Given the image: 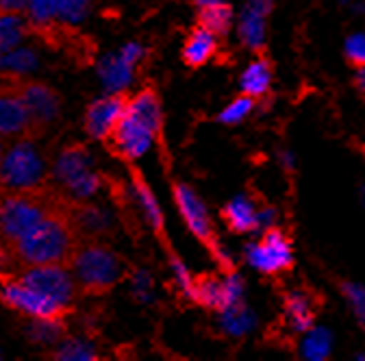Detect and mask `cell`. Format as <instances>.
Instances as JSON below:
<instances>
[{
	"label": "cell",
	"mask_w": 365,
	"mask_h": 361,
	"mask_svg": "<svg viewBox=\"0 0 365 361\" xmlns=\"http://www.w3.org/2000/svg\"><path fill=\"white\" fill-rule=\"evenodd\" d=\"M33 342L37 344H55L63 337L66 333V325L63 320H41V318H33V325L29 329Z\"/></svg>",
	"instance_id": "26"
},
{
	"label": "cell",
	"mask_w": 365,
	"mask_h": 361,
	"mask_svg": "<svg viewBox=\"0 0 365 361\" xmlns=\"http://www.w3.org/2000/svg\"><path fill=\"white\" fill-rule=\"evenodd\" d=\"M198 24L209 29L215 35H226L228 29L233 24V9L231 5L220 3V0H213V3L200 5L198 7Z\"/></svg>",
	"instance_id": "21"
},
{
	"label": "cell",
	"mask_w": 365,
	"mask_h": 361,
	"mask_svg": "<svg viewBox=\"0 0 365 361\" xmlns=\"http://www.w3.org/2000/svg\"><path fill=\"white\" fill-rule=\"evenodd\" d=\"M7 81L16 87V92L20 94L22 103L26 105L35 128L39 131V135L46 131L59 109H61V96L55 92L53 87L43 85L39 81H26L22 78V74H7Z\"/></svg>",
	"instance_id": "9"
},
{
	"label": "cell",
	"mask_w": 365,
	"mask_h": 361,
	"mask_svg": "<svg viewBox=\"0 0 365 361\" xmlns=\"http://www.w3.org/2000/svg\"><path fill=\"white\" fill-rule=\"evenodd\" d=\"M43 163L37 151L26 142L14 146L0 161V185L9 192L43 185Z\"/></svg>",
	"instance_id": "6"
},
{
	"label": "cell",
	"mask_w": 365,
	"mask_h": 361,
	"mask_svg": "<svg viewBox=\"0 0 365 361\" xmlns=\"http://www.w3.org/2000/svg\"><path fill=\"white\" fill-rule=\"evenodd\" d=\"M215 51H217L215 33H211L209 29L198 24L192 29V33L185 39V46H182V61H185L190 68H200L213 57Z\"/></svg>",
	"instance_id": "18"
},
{
	"label": "cell",
	"mask_w": 365,
	"mask_h": 361,
	"mask_svg": "<svg viewBox=\"0 0 365 361\" xmlns=\"http://www.w3.org/2000/svg\"><path fill=\"white\" fill-rule=\"evenodd\" d=\"M257 211L259 207L255 205V200L246 194L237 196L235 200H231L224 211L222 218L228 224V229L235 231V233H250L257 229Z\"/></svg>",
	"instance_id": "19"
},
{
	"label": "cell",
	"mask_w": 365,
	"mask_h": 361,
	"mask_svg": "<svg viewBox=\"0 0 365 361\" xmlns=\"http://www.w3.org/2000/svg\"><path fill=\"white\" fill-rule=\"evenodd\" d=\"M135 188H137V194H140V198H142V207H144V211L148 213V220L153 222V227H155V231L159 233V238L163 240V231H161V211H159V207H157V200H155V196H153V192L148 190V185L142 180V176L135 172ZM165 242V240H163Z\"/></svg>",
	"instance_id": "28"
},
{
	"label": "cell",
	"mask_w": 365,
	"mask_h": 361,
	"mask_svg": "<svg viewBox=\"0 0 365 361\" xmlns=\"http://www.w3.org/2000/svg\"><path fill=\"white\" fill-rule=\"evenodd\" d=\"M0 138H39L26 105L9 81L0 85Z\"/></svg>",
	"instance_id": "13"
},
{
	"label": "cell",
	"mask_w": 365,
	"mask_h": 361,
	"mask_svg": "<svg viewBox=\"0 0 365 361\" xmlns=\"http://www.w3.org/2000/svg\"><path fill=\"white\" fill-rule=\"evenodd\" d=\"M74 283L83 294H107L126 275V265L109 246L96 240H83L70 261Z\"/></svg>",
	"instance_id": "4"
},
{
	"label": "cell",
	"mask_w": 365,
	"mask_h": 361,
	"mask_svg": "<svg viewBox=\"0 0 365 361\" xmlns=\"http://www.w3.org/2000/svg\"><path fill=\"white\" fill-rule=\"evenodd\" d=\"M344 294L352 307L354 318L359 320V325L365 331V285L361 283H344Z\"/></svg>",
	"instance_id": "32"
},
{
	"label": "cell",
	"mask_w": 365,
	"mask_h": 361,
	"mask_svg": "<svg viewBox=\"0 0 365 361\" xmlns=\"http://www.w3.org/2000/svg\"><path fill=\"white\" fill-rule=\"evenodd\" d=\"M269 85H272V66L267 59L259 57L242 74V92L252 98H261L267 94Z\"/></svg>",
	"instance_id": "20"
},
{
	"label": "cell",
	"mask_w": 365,
	"mask_h": 361,
	"mask_svg": "<svg viewBox=\"0 0 365 361\" xmlns=\"http://www.w3.org/2000/svg\"><path fill=\"white\" fill-rule=\"evenodd\" d=\"M57 7H59V0H29V7H26L29 29L43 26L57 20Z\"/></svg>",
	"instance_id": "27"
},
{
	"label": "cell",
	"mask_w": 365,
	"mask_h": 361,
	"mask_svg": "<svg viewBox=\"0 0 365 361\" xmlns=\"http://www.w3.org/2000/svg\"><path fill=\"white\" fill-rule=\"evenodd\" d=\"M29 33V24L20 14H3L0 11V57L9 53L16 44Z\"/></svg>",
	"instance_id": "24"
},
{
	"label": "cell",
	"mask_w": 365,
	"mask_h": 361,
	"mask_svg": "<svg viewBox=\"0 0 365 361\" xmlns=\"http://www.w3.org/2000/svg\"><path fill=\"white\" fill-rule=\"evenodd\" d=\"M35 66V55L31 51H9L0 57V70L7 74H24Z\"/></svg>",
	"instance_id": "29"
},
{
	"label": "cell",
	"mask_w": 365,
	"mask_h": 361,
	"mask_svg": "<svg viewBox=\"0 0 365 361\" xmlns=\"http://www.w3.org/2000/svg\"><path fill=\"white\" fill-rule=\"evenodd\" d=\"M68 203L70 198L51 185L9 192V196L0 203V242L11 250V246L37 227L46 215L66 207Z\"/></svg>",
	"instance_id": "3"
},
{
	"label": "cell",
	"mask_w": 365,
	"mask_h": 361,
	"mask_svg": "<svg viewBox=\"0 0 365 361\" xmlns=\"http://www.w3.org/2000/svg\"><path fill=\"white\" fill-rule=\"evenodd\" d=\"M126 101H128L126 94L113 92V94H109L96 103H91L87 107V113H85V131H87L89 138L107 142L113 126L118 124V120L124 111Z\"/></svg>",
	"instance_id": "14"
},
{
	"label": "cell",
	"mask_w": 365,
	"mask_h": 361,
	"mask_svg": "<svg viewBox=\"0 0 365 361\" xmlns=\"http://www.w3.org/2000/svg\"><path fill=\"white\" fill-rule=\"evenodd\" d=\"M363 200H365V188H363Z\"/></svg>",
	"instance_id": "38"
},
{
	"label": "cell",
	"mask_w": 365,
	"mask_h": 361,
	"mask_svg": "<svg viewBox=\"0 0 365 361\" xmlns=\"http://www.w3.org/2000/svg\"><path fill=\"white\" fill-rule=\"evenodd\" d=\"M0 300L16 311L41 320H63L72 311V307L39 294L37 290L26 285L20 275L11 273H0Z\"/></svg>",
	"instance_id": "5"
},
{
	"label": "cell",
	"mask_w": 365,
	"mask_h": 361,
	"mask_svg": "<svg viewBox=\"0 0 365 361\" xmlns=\"http://www.w3.org/2000/svg\"><path fill=\"white\" fill-rule=\"evenodd\" d=\"M272 11V0H248L240 18V37L252 51H261L265 44V20Z\"/></svg>",
	"instance_id": "16"
},
{
	"label": "cell",
	"mask_w": 365,
	"mask_h": 361,
	"mask_svg": "<svg viewBox=\"0 0 365 361\" xmlns=\"http://www.w3.org/2000/svg\"><path fill=\"white\" fill-rule=\"evenodd\" d=\"M285 313L294 331H307L313 327V302L304 292H292L285 298Z\"/></svg>",
	"instance_id": "22"
},
{
	"label": "cell",
	"mask_w": 365,
	"mask_h": 361,
	"mask_svg": "<svg viewBox=\"0 0 365 361\" xmlns=\"http://www.w3.org/2000/svg\"><path fill=\"white\" fill-rule=\"evenodd\" d=\"M20 279L26 285H31L33 290H37L39 294L48 296V298H53V300H57L61 305L72 307L76 283L68 275V265H57V263L31 265V268H24V273L20 275Z\"/></svg>",
	"instance_id": "10"
},
{
	"label": "cell",
	"mask_w": 365,
	"mask_h": 361,
	"mask_svg": "<svg viewBox=\"0 0 365 361\" xmlns=\"http://www.w3.org/2000/svg\"><path fill=\"white\" fill-rule=\"evenodd\" d=\"M356 85H359V89L365 94V66L363 68H359V74H356Z\"/></svg>",
	"instance_id": "35"
},
{
	"label": "cell",
	"mask_w": 365,
	"mask_h": 361,
	"mask_svg": "<svg viewBox=\"0 0 365 361\" xmlns=\"http://www.w3.org/2000/svg\"><path fill=\"white\" fill-rule=\"evenodd\" d=\"M196 3H198V7H200V5H207V3H213V0H196Z\"/></svg>",
	"instance_id": "36"
},
{
	"label": "cell",
	"mask_w": 365,
	"mask_h": 361,
	"mask_svg": "<svg viewBox=\"0 0 365 361\" xmlns=\"http://www.w3.org/2000/svg\"><path fill=\"white\" fill-rule=\"evenodd\" d=\"M70 218L74 229L83 240H101L107 238L111 233V218L107 215L105 209L96 207V205H89V203H78L72 200L70 205Z\"/></svg>",
	"instance_id": "15"
},
{
	"label": "cell",
	"mask_w": 365,
	"mask_h": 361,
	"mask_svg": "<svg viewBox=\"0 0 365 361\" xmlns=\"http://www.w3.org/2000/svg\"><path fill=\"white\" fill-rule=\"evenodd\" d=\"M70 205L72 198L66 207L46 215L37 227H33L26 235H22L11 246V255L16 263L24 268L48 265V263L70 268V261L81 244V238L70 218Z\"/></svg>",
	"instance_id": "1"
},
{
	"label": "cell",
	"mask_w": 365,
	"mask_h": 361,
	"mask_svg": "<svg viewBox=\"0 0 365 361\" xmlns=\"http://www.w3.org/2000/svg\"><path fill=\"white\" fill-rule=\"evenodd\" d=\"M246 253H248V261L263 275H279L294 261L289 240L285 238L283 231L272 227H267L263 238L255 246H248Z\"/></svg>",
	"instance_id": "11"
},
{
	"label": "cell",
	"mask_w": 365,
	"mask_h": 361,
	"mask_svg": "<svg viewBox=\"0 0 365 361\" xmlns=\"http://www.w3.org/2000/svg\"><path fill=\"white\" fill-rule=\"evenodd\" d=\"M190 296L202 307L224 311L226 307L242 300V279L235 273H228L226 279H220L211 273H202L192 281Z\"/></svg>",
	"instance_id": "12"
},
{
	"label": "cell",
	"mask_w": 365,
	"mask_h": 361,
	"mask_svg": "<svg viewBox=\"0 0 365 361\" xmlns=\"http://www.w3.org/2000/svg\"><path fill=\"white\" fill-rule=\"evenodd\" d=\"M61 346L55 350V359H66V361H85V359H96V350L85 342L78 340H66L59 342Z\"/></svg>",
	"instance_id": "30"
},
{
	"label": "cell",
	"mask_w": 365,
	"mask_h": 361,
	"mask_svg": "<svg viewBox=\"0 0 365 361\" xmlns=\"http://www.w3.org/2000/svg\"><path fill=\"white\" fill-rule=\"evenodd\" d=\"M174 198H176V205H178V211L180 215L185 218L190 231L211 250V255L215 259H220L222 268H226L228 273H233V265L228 263L226 255L222 253L217 240H215V233H213V227H211V220H209V213L202 205V200L187 188V185H180L176 183L174 185Z\"/></svg>",
	"instance_id": "8"
},
{
	"label": "cell",
	"mask_w": 365,
	"mask_h": 361,
	"mask_svg": "<svg viewBox=\"0 0 365 361\" xmlns=\"http://www.w3.org/2000/svg\"><path fill=\"white\" fill-rule=\"evenodd\" d=\"M252 107H255V98L248 96V94H242L240 98H235L231 105H228V107L217 116V120L224 122V124H237V122H242V120L252 111Z\"/></svg>",
	"instance_id": "31"
},
{
	"label": "cell",
	"mask_w": 365,
	"mask_h": 361,
	"mask_svg": "<svg viewBox=\"0 0 365 361\" xmlns=\"http://www.w3.org/2000/svg\"><path fill=\"white\" fill-rule=\"evenodd\" d=\"M57 176L76 198H87L101 190V176L91 170V157L83 144L63 148L57 163Z\"/></svg>",
	"instance_id": "7"
},
{
	"label": "cell",
	"mask_w": 365,
	"mask_h": 361,
	"mask_svg": "<svg viewBox=\"0 0 365 361\" xmlns=\"http://www.w3.org/2000/svg\"><path fill=\"white\" fill-rule=\"evenodd\" d=\"M222 327L233 333V335H244L250 327H252V315L250 311L244 307V302H233L231 307H226L222 311Z\"/></svg>",
	"instance_id": "25"
},
{
	"label": "cell",
	"mask_w": 365,
	"mask_h": 361,
	"mask_svg": "<svg viewBox=\"0 0 365 361\" xmlns=\"http://www.w3.org/2000/svg\"><path fill=\"white\" fill-rule=\"evenodd\" d=\"M346 57L352 66L363 68L365 66V33H354L346 39Z\"/></svg>",
	"instance_id": "33"
},
{
	"label": "cell",
	"mask_w": 365,
	"mask_h": 361,
	"mask_svg": "<svg viewBox=\"0 0 365 361\" xmlns=\"http://www.w3.org/2000/svg\"><path fill=\"white\" fill-rule=\"evenodd\" d=\"M331 348H333V337L327 329L322 327H311L304 331V337H302V344H300V352L304 359H311V361H322L331 355Z\"/></svg>",
	"instance_id": "23"
},
{
	"label": "cell",
	"mask_w": 365,
	"mask_h": 361,
	"mask_svg": "<svg viewBox=\"0 0 365 361\" xmlns=\"http://www.w3.org/2000/svg\"><path fill=\"white\" fill-rule=\"evenodd\" d=\"M140 55H142V49L137 46V44H128V46L122 49V53L118 57H107L101 63V76L111 92H120V89L130 81L133 66L137 59H140Z\"/></svg>",
	"instance_id": "17"
},
{
	"label": "cell",
	"mask_w": 365,
	"mask_h": 361,
	"mask_svg": "<svg viewBox=\"0 0 365 361\" xmlns=\"http://www.w3.org/2000/svg\"><path fill=\"white\" fill-rule=\"evenodd\" d=\"M3 157H5V151H3V142H0V161H3Z\"/></svg>",
	"instance_id": "37"
},
{
	"label": "cell",
	"mask_w": 365,
	"mask_h": 361,
	"mask_svg": "<svg viewBox=\"0 0 365 361\" xmlns=\"http://www.w3.org/2000/svg\"><path fill=\"white\" fill-rule=\"evenodd\" d=\"M161 131V105L159 96L153 89H142L140 94H135L133 98L126 101L124 111L113 126L109 135V148L113 155L130 161L142 157L150 144L153 138Z\"/></svg>",
	"instance_id": "2"
},
{
	"label": "cell",
	"mask_w": 365,
	"mask_h": 361,
	"mask_svg": "<svg viewBox=\"0 0 365 361\" xmlns=\"http://www.w3.org/2000/svg\"><path fill=\"white\" fill-rule=\"evenodd\" d=\"M89 0H59V7H57V16L63 22H78L85 11H87Z\"/></svg>",
	"instance_id": "34"
}]
</instances>
